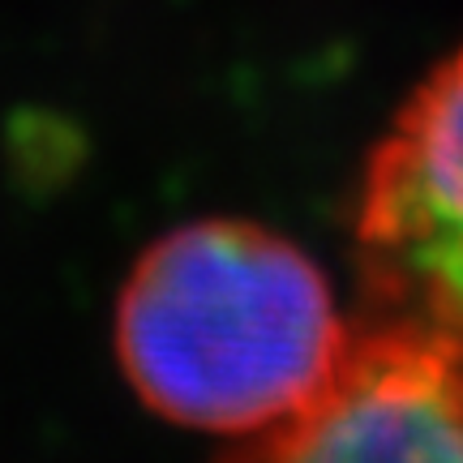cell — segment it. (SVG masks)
Returning <instances> with one entry per match:
<instances>
[{
    "label": "cell",
    "instance_id": "3",
    "mask_svg": "<svg viewBox=\"0 0 463 463\" xmlns=\"http://www.w3.org/2000/svg\"><path fill=\"white\" fill-rule=\"evenodd\" d=\"M219 463H463V361L416 326L364 317L331 378Z\"/></svg>",
    "mask_w": 463,
    "mask_h": 463
},
{
    "label": "cell",
    "instance_id": "2",
    "mask_svg": "<svg viewBox=\"0 0 463 463\" xmlns=\"http://www.w3.org/2000/svg\"><path fill=\"white\" fill-rule=\"evenodd\" d=\"M356 266L369 317L463 361V48L408 95L364 167Z\"/></svg>",
    "mask_w": 463,
    "mask_h": 463
},
{
    "label": "cell",
    "instance_id": "1",
    "mask_svg": "<svg viewBox=\"0 0 463 463\" xmlns=\"http://www.w3.org/2000/svg\"><path fill=\"white\" fill-rule=\"evenodd\" d=\"M352 326L317 262L249 219L164 232L120 283L116 361L172 425L245 438L335 373Z\"/></svg>",
    "mask_w": 463,
    "mask_h": 463
}]
</instances>
